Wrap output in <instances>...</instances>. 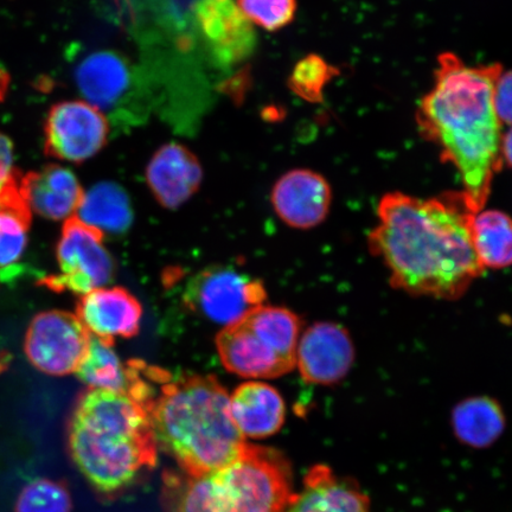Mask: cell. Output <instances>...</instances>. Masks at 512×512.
<instances>
[{"label":"cell","mask_w":512,"mask_h":512,"mask_svg":"<svg viewBox=\"0 0 512 512\" xmlns=\"http://www.w3.org/2000/svg\"><path fill=\"white\" fill-rule=\"evenodd\" d=\"M73 502L67 486L53 479L30 482L19 494L15 512H72Z\"/></svg>","instance_id":"obj_26"},{"label":"cell","mask_w":512,"mask_h":512,"mask_svg":"<svg viewBox=\"0 0 512 512\" xmlns=\"http://www.w3.org/2000/svg\"><path fill=\"white\" fill-rule=\"evenodd\" d=\"M21 172L0 191V284L14 283L27 270L22 264L28 248L31 210L19 190Z\"/></svg>","instance_id":"obj_18"},{"label":"cell","mask_w":512,"mask_h":512,"mask_svg":"<svg viewBox=\"0 0 512 512\" xmlns=\"http://www.w3.org/2000/svg\"><path fill=\"white\" fill-rule=\"evenodd\" d=\"M151 419L158 446L191 477L233 463L247 445L230 415L227 390L214 376L170 377L157 390Z\"/></svg>","instance_id":"obj_4"},{"label":"cell","mask_w":512,"mask_h":512,"mask_svg":"<svg viewBox=\"0 0 512 512\" xmlns=\"http://www.w3.org/2000/svg\"><path fill=\"white\" fill-rule=\"evenodd\" d=\"M275 213L288 227L311 229L329 215L332 192L326 179L315 171H288L275 183L271 196Z\"/></svg>","instance_id":"obj_14"},{"label":"cell","mask_w":512,"mask_h":512,"mask_svg":"<svg viewBox=\"0 0 512 512\" xmlns=\"http://www.w3.org/2000/svg\"><path fill=\"white\" fill-rule=\"evenodd\" d=\"M354 362V342L341 324L316 323L299 339L296 366L306 382L332 386L347 377Z\"/></svg>","instance_id":"obj_13"},{"label":"cell","mask_w":512,"mask_h":512,"mask_svg":"<svg viewBox=\"0 0 512 512\" xmlns=\"http://www.w3.org/2000/svg\"><path fill=\"white\" fill-rule=\"evenodd\" d=\"M78 213L82 222L104 234H124L133 223L131 198L114 182H100L89 189Z\"/></svg>","instance_id":"obj_21"},{"label":"cell","mask_w":512,"mask_h":512,"mask_svg":"<svg viewBox=\"0 0 512 512\" xmlns=\"http://www.w3.org/2000/svg\"><path fill=\"white\" fill-rule=\"evenodd\" d=\"M501 64L469 66L456 54L438 57L434 85L416 112L421 136L454 166L477 213L490 196L492 181L502 168V124L495 110Z\"/></svg>","instance_id":"obj_2"},{"label":"cell","mask_w":512,"mask_h":512,"mask_svg":"<svg viewBox=\"0 0 512 512\" xmlns=\"http://www.w3.org/2000/svg\"><path fill=\"white\" fill-rule=\"evenodd\" d=\"M113 347L114 345L91 334L86 358L76 370L79 380L88 389L112 390L118 393H128L130 390L136 374L134 360L121 362Z\"/></svg>","instance_id":"obj_23"},{"label":"cell","mask_w":512,"mask_h":512,"mask_svg":"<svg viewBox=\"0 0 512 512\" xmlns=\"http://www.w3.org/2000/svg\"><path fill=\"white\" fill-rule=\"evenodd\" d=\"M472 242L484 270L512 266V219L503 211H479L472 223Z\"/></svg>","instance_id":"obj_24"},{"label":"cell","mask_w":512,"mask_h":512,"mask_svg":"<svg viewBox=\"0 0 512 512\" xmlns=\"http://www.w3.org/2000/svg\"><path fill=\"white\" fill-rule=\"evenodd\" d=\"M110 124L104 113L86 101H63L51 107L44 136L47 155L66 162L83 163L107 143Z\"/></svg>","instance_id":"obj_10"},{"label":"cell","mask_w":512,"mask_h":512,"mask_svg":"<svg viewBox=\"0 0 512 512\" xmlns=\"http://www.w3.org/2000/svg\"><path fill=\"white\" fill-rule=\"evenodd\" d=\"M452 427L463 444L484 448L496 443L505 428L499 403L489 396H475L459 402L452 412Z\"/></svg>","instance_id":"obj_22"},{"label":"cell","mask_w":512,"mask_h":512,"mask_svg":"<svg viewBox=\"0 0 512 512\" xmlns=\"http://www.w3.org/2000/svg\"><path fill=\"white\" fill-rule=\"evenodd\" d=\"M105 234L88 226L78 216L69 217L57 245L60 273L48 275L38 285L63 293L85 294L110 284L114 261L104 245Z\"/></svg>","instance_id":"obj_7"},{"label":"cell","mask_w":512,"mask_h":512,"mask_svg":"<svg viewBox=\"0 0 512 512\" xmlns=\"http://www.w3.org/2000/svg\"><path fill=\"white\" fill-rule=\"evenodd\" d=\"M10 85V76L4 69L0 68V102H2L8 93Z\"/></svg>","instance_id":"obj_31"},{"label":"cell","mask_w":512,"mask_h":512,"mask_svg":"<svg viewBox=\"0 0 512 512\" xmlns=\"http://www.w3.org/2000/svg\"><path fill=\"white\" fill-rule=\"evenodd\" d=\"M288 512H370V503L350 479L316 465L306 473L303 490L294 495Z\"/></svg>","instance_id":"obj_20"},{"label":"cell","mask_w":512,"mask_h":512,"mask_svg":"<svg viewBox=\"0 0 512 512\" xmlns=\"http://www.w3.org/2000/svg\"><path fill=\"white\" fill-rule=\"evenodd\" d=\"M494 102L501 124L512 126V70L499 76L495 87Z\"/></svg>","instance_id":"obj_28"},{"label":"cell","mask_w":512,"mask_h":512,"mask_svg":"<svg viewBox=\"0 0 512 512\" xmlns=\"http://www.w3.org/2000/svg\"><path fill=\"white\" fill-rule=\"evenodd\" d=\"M16 169L14 168V147L11 140L0 133V191L5 187Z\"/></svg>","instance_id":"obj_29"},{"label":"cell","mask_w":512,"mask_h":512,"mask_svg":"<svg viewBox=\"0 0 512 512\" xmlns=\"http://www.w3.org/2000/svg\"><path fill=\"white\" fill-rule=\"evenodd\" d=\"M89 343L91 332L78 316L64 311H48L31 320L24 350L36 369L51 376H66L79 369Z\"/></svg>","instance_id":"obj_9"},{"label":"cell","mask_w":512,"mask_h":512,"mask_svg":"<svg viewBox=\"0 0 512 512\" xmlns=\"http://www.w3.org/2000/svg\"><path fill=\"white\" fill-rule=\"evenodd\" d=\"M19 190L31 211L53 221L74 216L85 196L78 177L56 164L21 176Z\"/></svg>","instance_id":"obj_17"},{"label":"cell","mask_w":512,"mask_h":512,"mask_svg":"<svg viewBox=\"0 0 512 512\" xmlns=\"http://www.w3.org/2000/svg\"><path fill=\"white\" fill-rule=\"evenodd\" d=\"M267 293L259 279L227 266L198 272L184 291V303L210 322L232 325L266 302Z\"/></svg>","instance_id":"obj_8"},{"label":"cell","mask_w":512,"mask_h":512,"mask_svg":"<svg viewBox=\"0 0 512 512\" xmlns=\"http://www.w3.org/2000/svg\"><path fill=\"white\" fill-rule=\"evenodd\" d=\"M294 495L283 454L249 444L233 463L209 475L163 476L166 512H288Z\"/></svg>","instance_id":"obj_5"},{"label":"cell","mask_w":512,"mask_h":512,"mask_svg":"<svg viewBox=\"0 0 512 512\" xmlns=\"http://www.w3.org/2000/svg\"><path fill=\"white\" fill-rule=\"evenodd\" d=\"M236 4L252 24L267 31L287 27L297 12V0H238Z\"/></svg>","instance_id":"obj_27"},{"label":"cell","mask_w":512,"mask_h":512,"mask_svg":"<svg viewBox=\"0 0 512 512\" xmlns=\"http://www.w3.org/2000/svg\"><path fill=\"white\" fill-rule=\"evenodd\" d=\"M338 74V70L322 56L311 54L296 64L287 83L299 98L311 104H320L323 102L326 86Z\"/></svg>","instance_id":"obj_25"},{"label":"cell","mask_w":512,"mask_h":512,"mask_svg":"<svg viewBox=\"0 0 512 512\" xmlns=\"http://www.w3.org/2000/svg\"><path fill=\"white\" fill-rule=\"evenodd\" d=\"M230 415L243 437L262 439L280 431L286 418L283 396L264 382H246L229 396Z\"/></svg>","instance_id":"obj_19"},{"label":"cell","mask_w":512,"mask_h":512,"mask_svg":"<svg viewBox=\"0 0 512 512\" xmlns=\"http://www.w3.org/2000/svg\"><path fill=\"white\" fill-rule=\"evenodd\" d=\"M194 17L211 57L220 66L233 67L253 54V24L234 0H197Z\"/></svg>","instance_id":"obj_12"},{"label":"cell","mask_w":512,"mask_h":512,"mask_svg":"<svg viewBox=\"0 0 512 512\" xmlns=\"http://www.w3.org/2000/svg\"><path fill=\"white\" fill-rule=\"evenodd\" d=\"M476 214L464 191L426 200L388 192L377 207L369 251L382 260L398 290L457 300L484 272L472 242Z\"/></svg>","instance_id":"obj_1"},{"label":"cell","mask_w":512,"mask_h":512,"mask_svg":"<svg viewBox=\"0 0 512 512\" xmlns=\"http://www.w3.org/2000/svg\"><path fill=\"white\" fill-rule=\"evenodd\" d=\"M502 157L512 168V127L505 133L502 139Z\"/></svg>","instance_id":"obj_30"},{"label":"cell","mask_w":512,"mask_h":512,"mask_svg":"<svg viewBox=\"0 0 512 512\" xmlns=\"http://www.w3.org/2000/svg\"><path fill=\"white\" fill-rule=\"evenodd\" d=\"M200 160L187 146L168 143L152 156L146 168V182L160 206L177 209L201 187Z\"/></svg>","instance_id":"obj_16"},{"label":"cell","mask_w":512,"mask_h":512,"mask_svg":"<svg viewBox=\"0 0 512 512\" xmlns=\"http://www.w3.org/2000/svg\"><path fill=\"white\" fill-rule=\"evenodd\" d=\"M151 406L127 393L87 389L68 427L70 456L98 494L113 498L157 464Z\"/></svg>","instance_id":"obj_3"},{"label":"cell","mask_w":512,"mask_h":512,"mask_svg":"<svg viewBox=\"0 0 512 512\" xmlns=\"http://www.w3.org/2000/svg\"><path fill=\"white\" fill-rule=\"evenodd\" d=\"M75 79L85 101L112 119L128 110L142 86L133 64L113 50L85 57L76 68Z\"/></svg>","instance_id":"obj_11"},{"label":"cell","mask_w":512,"mask_h":512,"mask_svg":"<svg viewBox=\"0 0 512 512\" xmlns=\"http://www.w3.org/2000/svg\"><path fill=\"white\" fill-rule=\"evenodd\" d=\"M302 325V319L285 307H258L217 335L224 368L246 379H275L290 373L297 364Z\"/></svg>","instance_id":"obj_6"},{"label":"cell","mask_w":512,"mask_h":512,"mask_svg":"<svg viewBox=\"0 0 512 512\" xmlns=\"http://www.w3.org/2000/svg\"><path fill=\"white\" fill-rule=\"evenodd\" d=\"M76 316L92 335L114 345L117 337L139 334L143 307L124 287H101L79 299Z\"/></svg>","instance_id":"obj_15"}]
</instances>
